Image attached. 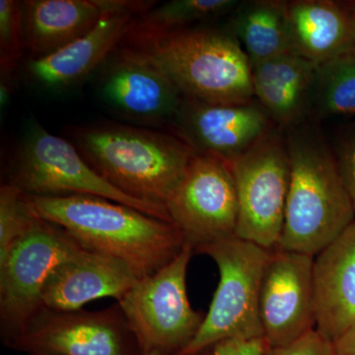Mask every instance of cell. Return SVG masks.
Wrapping results in <instances>:
<instances>
[{
    "label": "cell",
    "mask_w": 355,
    "mask_h": 355,
    "mask_svg": "<svg viewBox=\"0 0 355 355\" xmlns=\"http://www.w3.org/2000/svg\"><path fill=\"white\" fill-rule=\"evenodd\" d=\"M114 51L157 69L184 99L209 104L254 99L249 58L229 26L162 30L135 21Z\"/></svg>",
    "instance_id": "obj_1"
},
{
    "label": "cell",
    "mask_w": 355,
    "mask_h": 355,
    "mask_svg": "<svg viewBox=\"0 0 355 355\" xmlns=\"http://www.w3.org/2000/svg\"><path fill=\"white\" fill-rule=\"evenodd\" d=\"M26 198L37 216L64 229L83 249L125 263L139 279L171 263L187 244L172 222L106 198Z\"/></svg>",
    "instance_id": "obj_2"
},
{
    "label": "cell",
    "mask_w": 355,
    "mask_h": 355,
    "mask_svg": "<svg viewBox=\"0 0 355 355\" xmlns=\"http://www.w3.org/2000/svg\"><path fill=\"white\" fill-rule=\"evenodd\" d=\"M291 181L277 249L317 256L355 221L335 153L317 121L286 130Z\"/></svg>",
    "instance_id": "obj_3"
},
{
    "label": "cell",
    "mask_w": 355,
    "mask_h": 355,
    "mask_svg": "<svg viewBox=\"0 0 355 355\" xmlns=\"http://www.w3.org/2000/svg\"><path fill=\"white\" fill-rule=\"evenodd\" d=\"M67 135L86 162L112 186L165 209L195 155L168 130L99 123L76 125Z\"/></svg>",
    "instance_id": "obj_4"
},
{
    "label": "cell",
    "mask_w": 355,
    "mask_h": 355,
    "mask_svg": "<svg viewBox=\"0 0 355 355\" xmlns=\"http://www.w3.org/2000/svg\"><path fill=\"white\" fill-rule=\"evenodd\" d=\"M198 253L216 261L218 286L197 335L177 355H200L223 340L263 338L260 291L270 250L235 236Z\"/></svg>",
    "instance_id": "obj_5"
},
{
    "label": "cell",
    "mask_w": 355,
    "mask_h": 355,
    "mask_svg": "<svg viewBox=\"0 0 355 355\" xmlns=\"http://www.w3.org/2000/svg\"><path fill=\"white\" fill-rule=\"evenodd\" d=\"M4 183L36 197L106 198L172 222L167 210L121 193L86 162L70 140L51 135L38 125L30 128L10 156Z\"/></svg>",
    "instance_id": "obj_6"
},
{
    "label": "cell",
    "mask_w": 355,
    "mask_h": 355,
    "mask_svg": "<svg viewBox=\"0 0 355 355\" xmlns=\"http://www.w3.org/2000/svg\"><path fill=\"white\" fill-rule=\"evenodd\" d=\"M195 253L190 244L164 268L135 282L118 301L144 352L177 355L193 340L205 315L193 310L187 272Z\"/></svg>",
    "instance_id": "obj_7"
},
{
    "label": "cell",
    "mask_w": 355,
    "mask_h": 355,
    "mask_svg": "<svg viewBox=\"0 0 355 355\" xmlns=\"http://www.w3.org/2000/svg\"><path fill=\"white\" fill-rule=\"evenodd\" d=\"M84 250L64 229L39 216L0 261V327L7 345L43 308L42 295L51 275Z\"/></svg>",
    "instance_id": "obj_8"
},
{
    "label": "cell",
    "mask_w": 355,
    "mask_h": 355,
    "mask_svg": "<svg viewBox=\"0 0 355 355\" xmlns=\"http://www.w3.org/2000/svg\"><path fill=\"white\" fill-rule=\"evenodd\" d=\"M228 164L237 193L236 236L275 249L284 229L291 181L286 132L273 128Z\"/></svg>",
    "instance_id": "obj_9"
},
{
    "label": "cell",
    "mask_w": 355,
    "mask_h": 355,
    "mask_svg": "<svg viewBox=\"0 0 355 355\" xmlns=\"http://www.w3.org/2000/svg\"><path fill=\"white\" fill-rule=\"evenodd\" d=\"M170 219L193 251L235 237L238 200L226 161L196 154L166 205Z\"/></svg>",
    "instance_id": "obj_10"
},
{
    "label": "cell",
    "mask_w": 355,
    "mask_h": 355,
    "mask_svg": "<svg viewBox=\"0 0 355 355\" xmlns=\"http://www.w3.org/2000/svg\"><path fill=\"white\" fill-rule=\"evenodd\" d=\"M10 347L30 355H144L118 303L94 312L43 307Z\"/></svg>",
    "instance_id": "obj_11"
},
{
    "label": "cell",
    "mask_w": 355,
    "mask_h": 355,
    "mask_svg": "<svg viewBox=\"0 0 355 355\" xmlns=\"http://www.w3.org/2000/svg\"><path fill=\"white\" fill-rule=\"evenodd\" d=\"M315 257L270 250L260 291V317L268 347H279L316 329Z\"/></svg>",
    "instance_id": "obj_12"
},
{
    "label": "cell",
    "mask_w": 355,
    "mask_h": 355,
    "mask_svg": "<svg viewBox=\"0 0 355 355\" xmlns=\"http://www.w3.org/2000/svg\"><path fill=\"white\" fill-rule=\"evenodd\" d=\"M102 67L98 91L110 109L133 125L169 132L184 98L161 72L116 51Z\"/></svg>",
    "instance_id": "obj_13"
},
{
    "label": "cell",
    "mask_w": 355,
    "mask_h": 355,
    "mask_svg": "<svg viewBox=\"0 0 355 355\" xmlns=\"http://www.w3.org/2000/svg\"><path fill=\"white\" fill-rule=\"evenodd\" d=\"M275 127L256 100L209 104L184 99L169 132L183 139L196 154L216 156L230 163Z\"/></svg>",
    "instance_id": "obj_14"
},
{
    "label": "cell",
    "mask_w": 355,
    "mask_h": 355,
    "mask_svg": "<svg viewBox=\"0 0 355 355\" xmlns=\"http://www.w3.org/2000/svg\"><path fill=\"white\" fill-rule=\"evenodd\" d=\"M157 3L114 0V6L85 36L48 57L25 60L26 73L43 87L60 89L76 85L102 67L132 29L137 18Z\"/></svg>",
    "instance_id": "obj_15"
},
{
    "label": "cell",
    "mask_w": 355,
    "mask_h": 355,
    "mask_svg": "<svg viewBox=\"0 0 355 355\" xmlns=\"http://www.w3.org/2000/svg\"><path fill=\"white\" fill-rule=\"evenodd\" d=\"M291 53L315 64L355 51L354 1L292 0L286 3Z\"/></svg>",
    "instance_id": "obj_16"
},
{
    "label": "cell",
    "mask_w": 355,
    "mask_h": 355,
    "mask_svg": "<svg viewBox=\"0 0 355 355\" xmlns=\"http://www.w3.org/2000/svg\"><path fill=\"white\" fill-rule=\"evenodd\" d=\"M316 330L334 342L355 326V221L314 258Z\"/></svg>",
    "instance_id": "obj_17"
},
{
    "label": "cell",
    "mask_w": 355,
    "mask_h": 355,
    "mask_svg": "<svg viewBox=\"0 0 355 355\" xmlns=\"http://www.w3.org/2000/svg\"><path fill=\"white\" fill-rule=\"evenodd\" d=\"M114 0L20 1L25 60H39L85 36Z\"/></svg>",
    "instance_id": "obj_18"
},
{
    "label": "cell",
    "mask_w": 355,
    "mask_h": 355,
    "mask_svg": "<svg viewBox=\"0 0 355 355\" xmlns=\"http://www.w3.org/2000/svg\"><path fill=\"white\" fill-rule=\"evenodd\" d=\"M139 279L121 261L84 250L51 275L44 288L42 306L76 311L97 299L119 300Z\"/></svg>",
    "instance_id": "obj_19"
},
{
    "label": "cell",
    "mask_w": 355,
    "mask_h": 355,
    "mask_svg": "<svg viewBox=\"0 0 355 355\" xmlns=\"http://www.w3.org/2000/svg\"><path fill=\"white\" fill-rule=\"evenodd\" d=\"M251 69L254 98L277 128L286 132L309 120L316 64L289 51Z\"/></svg>",
    "instance_id": "obj_20"
},
{
    "label": "cell",
    "mask_w": 355,
    "mask_h": 355,
    "mask_svg": "<svg viewBox=\"0 0 355 355\" xmlns=\"http://www.w3.org/2000/svg\"><path fill=\"white\" fill-rule=\"evenodd\" d=\"M287 1H240L230 14L229 28L249 58L252 65L289 53Z\"/></svg>",
    "instance_id": "obj_21"
},
{
    "label": "cell",
    "mask_w": 355,
    "mask_h": 355,
    "mask_svg": "<svg viewBox=\"0 0 355 355\" xmlns=\"http://www.w3.org/2000/svg\"><path fill=\"white\" fill-rule=\"evenodd\" d=\"M355 114V51L316 64L311 90L309 120Z\"/></svg>",
    "instance_id": "obj_22"
},
{
    "label": "cell",
    "mask_w": 355,
    "mask_h": 355,
    "mask_svg": "<svg viewBox=\"0 0 355 355\" xmlns=\"http://www.w3.org/2000/svg\"><path fill=\"white\" fill-rule=\"evenodd\" d=\"M238 0H173L153 6L137 18L140 26L153 29H180L207 24L230 15Z\"/></svg>",
    "instance_id": "obj_23"
},
{
    "label": "cell",
    "mask_w": 355,
    "mask_h": 355,
    "mask_svg": "<svg viewBox=\"0 0 355 355\" xmlns=\"http://www.w3.org/2000/svg\"><path fill=\"white\" fill-rule=\"evenodd\" d=\"M39 216L35 214L24 193L12 184L0 187V261L32 228Z\"/></svg>",
    "instance_id": "obj_24"
},
{
    "label": "cell",
    "mask_w": 355,
    "mask_h": 355,
    "mask_svg": "<svg viewBox=\"0 0 355 355\" xmlns=\"http://www.w3.org/2000/svg\"><path fill=\"white\" fill-rule=\"evenodd\" d=\"M20 1H0V73H16L25 60Z\"/></svg>",
    "instance_id": "obj_25"
},
{
    "label": "cell",
    "mask_w": 355,
    "mask_h": 355,
    "mask_svg": "<svg viewBox=\"0 0 355 355\" xmlns=\"http://www.w3.org/2000/svg\"><path fill=\"white\" fill-rule=\"evenodd\" d=\"M266 355H334V345L315 329L289 345L268 347Z\"/></svg>",
    "instance_id": "obj_26"
},
{
    "label": "cell",
    "mask_w": 355,
    "mask_h": 355,
    "mask_svg": "<svg viewBox=\"0 0 355 355\" xmlns=\"http://www.w3.org/2000/svg\"><path fill=\"white\" fill-rule=\"evenodd\" d=\"M334 153L355 209V125L343 135Z\"/></svg>",
    "instance_id": "obj_27"
},
{
    "label": "cell",
    "mask_w": 355,
    "mask_h": 355,
    "mask_svg": "<svg viewBox=\"0 0 355 355\" xmlns=\"http://www.w3.org/2000/svg\"><path fill=\"white\" fill-rule=\"evenodd\" d=\"M265 338L227 340L217 343L202 352L203 355H266Z\"/></svg>",
    "instance_id": "obj_28"
},
{
    "label": "cell",
    "mask_w": 355,
    "mask_h": 355,
    "mask_svg": "<svg viewBox=\"0 0 355 355\" xmlns=\"http://www.w3.org/2000/svg\"><path fill=\"white\" fill-rule=\"evenodd\" d=\"M334 355H355V326L333 342Z\"/></svg>",
    "instance_id": "obj_29"
},
{
    "label": "cell",
    "mask_w": 355,
    "mask_h": 355,
    "mask_svg": "<svg viewBox=\"0 0 355 355\" xmlns=\"http://www.w3.org/2000/svg\"><path fill=\"white\" fill-rule=\"evenodd\" d=\"M144 355H171L165 354V352H159V350H151V352H144Z\"/></svg>",
    "instance_id": "obj_30"
},
{
    "label": "cell",
    "mask_w": 355,
    "mask_h": 355,
    "mask_svg": "<svg viewBox=\"0 0 355 355\" xmlns=\"http://www.w3.org/2000/svg\"><path fill=\"white\" fill-rule=\"evenodd\" d=\"M354 15H355V1H354Z\"/></svg>",
    "instance_id": "obj_31"
}]
</instances>
